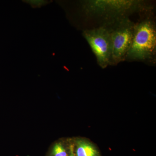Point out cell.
<instances>
[{
    "label": "cell",
    "mask_w": 156,
    "mask_h": 156,
    "mask_svg": "<svg viewBox=\"0 0 156 156\" xmlns=\"http://www.w3.org/2000/svg\"><path fill=\"white\" fill-rule=\"evenodd\" d=\"M82 7L88 16L101 18L108 22L149 9L145 2L140 0H87L82 2Z\"/></svg>",
    "instance_id": "6da1fadb"
},
{
    "label": "cell",
    "mask_w": 156,
    "mask_h": 156,
    "mask_svg": "<svg viewBox=\"0 0 156 156\" xmlns=\"http://www.w3.org/2000/svg\"><path fill=\"white\" fill-rule=\"evenodd\" d=\"M110 34L112 45L111 65L117 64L126 59L134 32L135 24L128 17L105 23Z\"/></svg>",
    "instance_id": "7a4b0ae2"
},
{
    "label": "cell",
    "mask_w": 156,
    "mask_h": 156,
    "mask_svg": "<svg viewBox=\"0 0 156 156\" xmlns=\"http://www.w3.org/2000/svg\"><path fill=\"white\" fill-rule=\"evenodd\" d=\"M156 30L154 23L147 19L135 24L134 37L126 59L133 60L150 59L154 55Z\"/></svg>",
    "instance_id": "3957f363"
},
{
    "label": "cell",
    "mask_w": 156,
    "mask_h": 156,
    "mask_svg": "<svg viewBox=\"0 0 156 156\" xmlns=\"http://www.w3.org/2000/svg\"><path fill=\"white\" fill-rule=\"evenodd\" d=\"M83 35L96 56L98 65L104 69L111 65V41L107 27L104 25L98 28L86 30Z\"/></svg>",
    "instance_id": "277c9868"
},
{
    "label": "cell",
    "mask_w": 156,
    "mask_h": 156,
    "mask_svg": "<svg viewBox=\"0 0 156 156\" xmlns=\"http://www.w3.org/2000/svg\"><path fill=\"white\" fill-rule=\"evenodd\" d=\"M77 156H97L98 152L92 145L85 141H78Z\"/></svg>",
    "instance_id": "5b68a950"
},
{
    "label": "cell",
    "mask_w": 156,
    "mask_h": 156,
    "mask_svg": "<svg viewBox=\"0 0 156 156\" xmlns=\"http://www.w3.org/2000/svg\"><path fill=\"white\" fill-rule=\"evenodd\" d=\"M53 156H67V154L64 148L61 144H56L53 147Z\"/></svg>",
    "instance_id": "8992f818"
},
{
    "label": "cell",
    "mask_w": 156,
    "mask_h": 156,
    "mask_svg": "<svg viewBox=\"0 0 156 156\" xmlns=\"http://www.w3.org/2000/svg\"><path fill=\"white\" fill-rule=\"evenodd\" d=\"M26 2L28 3L29 5L33 7L39 8L46 5L47 2L44 0H29L26 1Z\"/></svg>",
    "instance_id": "52a82bcc"
},
{
    "label": "cell",
    "mask_w": 156,
    "mask_h": 156,
    "mask_svg": "<svg viewBox=\"0 0 156 156\" xmlns=\"http://www.w3.org/2000/svg\"><path fill=\"white\" fill-rule=\"evenodd\" d=\"M70 156H74V155H73V154H71V155H70Z\"/></svg>",
    "instance_id": "ba28073f"
}]
</instances>
